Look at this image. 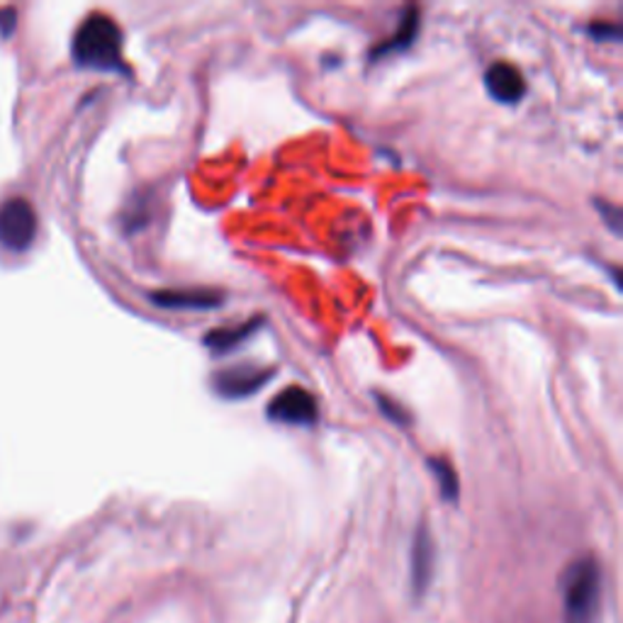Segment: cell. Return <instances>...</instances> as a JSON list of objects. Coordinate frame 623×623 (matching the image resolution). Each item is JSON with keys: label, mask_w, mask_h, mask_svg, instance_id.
Wrapping results in <instances>:
<instances>
[{"label": "cell", "mask_w": 623, "mask_h": 623, "mask_svg": "<svg viewBox=\"0 0 623 623\" xmlns=\"http://www.w3.org/2000/svg\"><path fill=\"white\" fill-rule=\"evenodd\" d=\"M268 419L293 427H312L317 421V400L300 385H290L268 402Z\"/></svg>", "instance_id": "5"}, {"label": "cell", "mask_w": 623, "mask_h": 623, "mask_svg": "<svg viewBox=\"0 0 623 623\" xmlns=\"http://www.w3.org/2000/svg\"><path fill=\"white\" fill-rule=\"evenodd\" d=\"M417 30H419V10L415 6H409L402 12V20H400V28H397V32L390 37L388 42H382L380 47L372 49V59H380L382 54L402 52V49H407L415 42Z\"/></svg>", "instance_id": "10"}, {"label": "cell", "mask_w": 623, "mask_h": 623, "mask_svg": "<svg viewBox=\"0 0 623 623\" xmlns=\"http://www.w3.org/2000/svg\"><path fill=\"white\" fill-rule=\"evenodd\" d=\"M152 303L164 309H215L224 303L222 290L215 288H176L154 290Z\"/></svg>", "instance_id": "7"}, {"label": "cell", "mask_w": 623, "mask_h": 623, "mask_svg": "<svg viewBox=\"0 0 623 623\" xmlns=\"http://www.w3.org/2000/svg\"><path fill=\"white\" fill-rule=\"evenodd\" d=\"M73 59L85 69L124 71L120 24L103 12L85 18L73 37Z\"/></svg>", "instance_id": "2"}, {"label": "cell", "mask_w": 623, "mask_h": 623, "mask_svg": "<svg viewBox=\"0 0 623 623\" xmlns=\"http://www.w3.org/2000/svg\"><path fill=\"white\" fill-rule=\"evenodd\" d=\"M565 623H596L602 612V568L594 558L582 555L560 578Z\"/></svg>", "instance_id": "1"}, {"label": "cell", "mask_w": 623, "mask_h": 623, "mask_svg": "<svg viewBox=\"0 0 623 623\" xmlns=\"http://www.w3.org/2000/svg\"><path fill=\"white\" fill-rule=\"evenodd\" d=\"M429 468L439 480V488H441V497L446 502H456L458 500V492H460V484H458V476L453 466L448 463L446 458H429Z\"/></svg>", "instance_id": "11"}, {"label": "cell", "mask_w": 623, "mask_h": 623, "mask_svg": "<svg viewBox=\"0 0 623 623\" xmlns=\"http://www.w3.org/2000/svg\"><path fill=\"white\" fill-rule=\"evenodd\" d=\"M273 376H276V370L268 366L242 364V366L219 370L217 376L212 378V388L217 390V395L227 397V400H244V397L254 395L264 388Z\"/></svg>", "instance_id": "4"}, {"label": "cell", "mask_w": 623, "mask_h": 623, "mask_svg": "<svg viewBox=\"0 0 623 623\" xmlns=\"http://www.w3.org/2000/svg\"><path fill=\"white\" fill-rule=\"evenodd\" d=\"M261 324H264V317L248 319L244 324H236V327L212 329L205 336V346L212 348V354H229V351H234L236 346H242L248 339V336H254Z\"/></svg>", "instance_id": "9"}, {"label": "cell", "mask_w": 623, "mask_h": 623, "mask_svg": "<svg viewBox=\"0 0 623 623\" xmlns=\"http://www.w3.org/2000/svg\"><path fill=\"white\" fill-rule=\"evenodd\" d=\"M600 210L606 212V219L612 222V229L619 234L621 232V212H619V207H612L609 203H604V205L600 203Z\"/></svg>", "instance_id": "14"}, {"label": "cell", "mask_w": 623, "mask_h": 623, "mask_svg": "<svg viewBox=\"0 0 623 623\" xmlns=\"http://www.w3.org/2000/svg\"><path fill=\"white\" fill-rule=\"evenodd\" d=\"M436 565V548L431 531L427 527H419L412 541V555H409V582H412L415 596H423L431 588Z\"/></svg>", "instance_id": "6"}, {"label": "cell", "mask_w": 623, "mask_h": 623, "mask_svg": "<svg viewBox=\"0 0 623 623\" xmlns=\"http://www.w3.org/2000/svg\"><path fill=\"white\" fill-rule=\"evenodd\" d=\"M590 34L594 40H604V42H619L621 40V24L612 22V20H596L590 24Z\"/></svg>", "instance_id": "12"}, {"label": "cell", "mask_w": 623, "mask_h": 623, "mask_svg": "<svg viewBox=\"0 0 623 623\" xmlns=\"http://www.w3.org/2000/svg\"><path fill=\"white\" fill-rule=\"evenodd\" d=\"M37 212L24 197H8L0 205V244L8 252L22 254L34 244Z\"/></svg>", "instance_id": "3"}, {"label": "cell", "mask_w": 623, "mask_h": 623, "mask_svg": "<svg viewBox=\"0 0 623 623\" xmlns=\"http://www.w3.org/2000/svg\"><path fill=\"white\" fill-rule=\"evenodd\" d=\"M376 400H378V405L382 407V412H385V415H388V417H390V419H392L395 423H402V427H405V423L409 421V415L405 412V407H400V405H397V402L392 400V397L376 395Z\"/></svg>", "instance_id": "13"}, {"label": "cell", "mask_w": 623, "mask_h": 623, "mask_svg": "<svg viewBox=\"0 0 623 623\" xmlns=\"http://www.w3.org/2000/svg\"><path fill=\"white\" fill-rule=\"evenodd\" d=\"M484 85H488L490 95L500 103H519L523 93H527V81H523L521 71L507 61H494V64L484 71Z\"/></svg>", "instance_id": "8"}]
</instances>
